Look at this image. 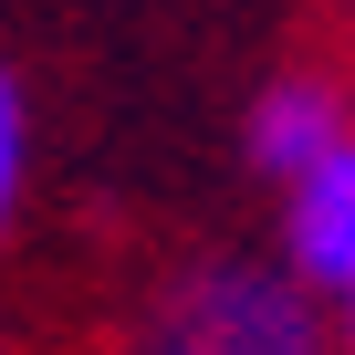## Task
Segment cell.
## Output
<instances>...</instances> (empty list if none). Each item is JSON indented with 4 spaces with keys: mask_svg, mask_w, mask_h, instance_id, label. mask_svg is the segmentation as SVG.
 I'll return each mask as SVG.
<instances>
[{
    "mask_svg": "<svg viewBox=\"0 0 355 355\" xmlns=\"http://www.w3.org/2000/svg\"><path fill=\"white\" fill-rule=\"evenodd\" d=\"M282 241H293V282H303V293H345V282H355V136L293 178Z\"/></svg>",
    "mask_w": 355,
    "mask_h": 355,
    "instance_id": "7a4b0ae2",
    "label": "cell"
},
{
    "mask_svg": "<svg viewBox=\"0 0 355 355\" xmlns=\"http://www.w3.org/2000/svg\"><path fill=\"white\" fill-rule=\"evenodd\" d=\"M11 209H21V84L0 73V230H11Z\"/></svg>",
    "mask_w": 355,
    "mask_h": 355,
    "instance_id": "277c9868",
    "label": "cell"
},
{
    "mask_svg": "<svg viewBox=\"0 0 355 355\" xmlns=\"http://www.w3.org/2000/svg\"><path fill=\"white\" fill-rule=\"evenodd\" d=\"M334 313H345V345H355V282H345V293H334Z\"/></svg>",
    "mask_w": 355,
    "mask_h": 355,
    "instance_id": "5b68a950",
    "label": "cell"
},
{
    "mask_svg": "<svg viewBox=\"0 0 355 355\" xmlns=\"http://www.w3.org/2000/svg\"><path fill=\"white\" fill-rule=\"evenodd\" d=\"M355 125H345V94L334 84H313V73H282L261 105H251V167H272V178H303L313 157H334Z\"/></svg>",
    "mask_w": 355,
    "mask_h": 355,
    "instance_id": "3957f363",
    "label": "cell"
},
{
    "mask_svg": "<svg viewBox=\"0 0 355 355\" xmlns=\"http://www.w3.org/2000/svg\"><path fill=\"white\" fill-rule=\"evenodd\" d=\"M157 355H324V324H313V303H303L293 272L220 261V272H199L189 293L167 303Z\"/></svg>",
    "mask_w": 355,
    "mask_h": 355,
    "instance_id": "6da1fadb",
    "label": "cell"
}]
</instances>
